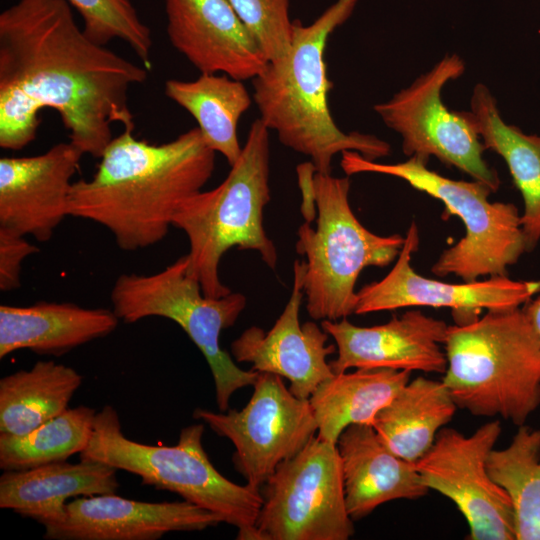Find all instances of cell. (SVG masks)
Masks as SVG:
<instances>
[{
    "instance_id": "obj_1",
    "label": "cell",
    "mask_w": 540,
    "mask_h": 540,
    "mask_svg": "<svg viewBox=\"0 0 540 540\" xmlns=\"http://www.w3.org/2000/svg\"><path fill=\"white\" fill-rule=\"evenodd\" d=\"M147 70L88 38L66 0H18L0 13V147L23 149L53 109L70 142L100 158L114 123L134 130L128 92Z\"/></svg>"
},
{
    "instance_id": "obj_2",
    "label": "cell",
    "mask_w": 540,
    "mask_h": 540,
    "mask_svg": "<svg viewBox=\"0 0 540 540\" xmlns=\"http://www.w3.org/2000/svg\"><path fill=\"white\" fill-rule=\"evenodd\" d=\"M215 154L198 127L162 144L124 130L93 176L73 183L69 216L104 226L122 250L150 247L166 237L180 204L210 179Z\"/></svg>"
},
{
    "instance_id": "obj_3",
    "label": "cell",
    "mask_w": 540,
    "mask_h": 540,
    "mask_svg": "<svg viewBox=\"0 0 540 540\" xmlns=\"http://www.w3.org/2000/svg\"><path fill=\"white\" fill-rule=\"evenodd\" d=\"M358 0H337L311 24L293 20L291 49L280 63L268 62L252 79L260 120L286 147L309 156L316 172L331 173L337 153L351 150L369 160L388 156L386 141L360 132H343L329 110L325 49L330 35L352 15Z\"/></svg>"
},
{
    "instance_id": "obj_4",
    "label": "cell",
    "mask_w": 540,
    "mask_h": 540,
    "mask_svg": "<svg viewBox=\"0 0 540 540\" xmlns=\"http://www.w3.org/2000/svg\"><path fill=\"white\" fill-rule=\"evenodd\" d=\"M444 347L458 408L521 426L540 406V338L522 307L449 325Z\"/></svg>"
},
{
    "instance_id": "obj_5",
    "label": "cell",
    "mask_w": 540,
    "mask_h": 540,
    "mask_svg": "<svg viewBox=\"0 0 540 540\" xmlns=\"http://www.w3.org/2000/svg\"><path fill=\"white\" fill-rule=\"evenodd\" d=\"M269 131L256 119L223 182L186 198L174 215L172 226L189 242L188 273L207 297L231 293L221 282L219 265L233 247L257 251L271 269L277 265L276 247L263 226L264 208L271 199Z\"/></svg>"
},
{
    "instance_id": "obj_6",
    "label": "cell",
    "mask_w": 540,
    "mask_h": 540,
    "mask_svg": "<svg viewBox=\"0 0 540 540\" xmlns=\"http://www.w3.org/2000/svg\"><path fill=\"white\" fill-rule=\"evenodd\" d=\"M204 423L180 431L176 445H148L125 436L117 410L105 405L96 413L88 446L80 460L97 461L139 476L143 485L178 494L208 509L238 529L237 539L257 540L260 489L224 477L202 445Z\"/></svg>"
},
{
    "instance_id": "obj_7",
    "label": "cell",
    "mask_w": 540,
    "mask_h": 540,
    "mask_svg": "<svg viewBox=\"0 0 540 540\" xmlns=\"http://www.w3.org/2000/svg\"><path fill=\"white\" fill-rule=\"evenodd\" d=\"M341 156L340 166L347 176L378 173L400 178L440 200L448 216L460 218L465 235L441 253L431 268L434 275H455L465 282L505 276L508 267L527 252L517 207L490 202L492 190L484 183L444 177L428 169V161L416 156L395 164L378 163L351 150L343 151Z\"/></svg>"
},
{
    "instance_id": "obj_8",
    "label": "cell",
    "mask_w": 540,
    "mask_h": 540,
    "mask_svg": "<svg viewBox=\"0 0 540 540\" xmlns=\"http://www.w3.org/2000/svg\"><path fill=\"white\" fill-rule=\"evenodd\" d=\"M316 227L298 229L296 251L306 259V310L314 320L338 321L355 313L356 281L368 266L385 267L399 255L404 239L377 235L357 219L349 203L350 180L315 172Z\"/></svg>"
},
{
    "instance_id": "obj_9",
    "label": "cell",
    "mask_w": 540,
    "mask_h": 540,
    "mask_svg": "<svg viewBox=\"0 0 540 540\" xmlns=\"http://www.w3.org/2000/svg\"><path fill=\"white\" fill-rule=\"evenodd\" d=\"M110 298L112 310L125 323L156 316L174 321L185 331L209 365L221 412L229 409L237 390L253 386L259 372L239 368L220 346L221 332L236 323L246 307V296L233 292L218 298L205 296L199 281L188 273L187 255L154 274L120 275Z\"/></svg>"
},
{
    "instance_id": "obj_10",
    "label": "cell",
    "mask_w": 540,
    "mask_h": 540,
    "mask_svg": "<svg viewBox=\"0 0 540 540\" xmlns=\"http://www.w3.org/2000/svg\"><path fill=\"white\" fill-rule=\"evenodd\" d=\"M257 540H347L354 534L337 444L315 436L260 488Z\"/></svg>"
},
{
    "instance_id": "obj_11",
    "label": "cell",
    "mask_w": 540,
    "mask_h": 540,
    "mask_svg": "<svg viewBox=\"0 0 540 540\" xmlns=\"http://www.w3.org/2000/svg\"><path fill=\"white\" fill-rule=\"evenodd\" d=\"M464 71L465 62L459 55H445L428 72L373 109L401 136L406 156L426 161L435 157L495 192L500 179L483 158L486 149L476 128L465 111L450 110L441 97L443 87Z\"/></svg>"
},
{
    "instance_id": "obj_12",
    "label": "cell",
    "mask_w": 540,
    "mask_h": 540,
    "mask_svg": "<svg viewBox=\"0 0 540 540\" xmlns=\"http://www.w3.org/2000/svg\"><path fill=\"white\" fill-rule=\"evenodd\" d=\"M193 417L232 442L235 468L246 484L257 489L318 432L309 399L295 396L282 377L265 372L258 373L253 393L241 410L217 413L196 408Z\"/></svg>"
},
{
    "instance_id": "obj_13",
    "label": "cell",
    "mask_w": 540,
    "mask_h": 540,
    "mask_svg": "<svg viewBox=\"0 0 540 540\" xmlns=\"http://www.w3.org/2000/svg\"><path fill=\"white\" fill-rule=\"evenodd\" d=\"M500 434L499 420L485 423L470 436L443 427L427 453L413 463L429 490L457 506L471 540H515L510 497L487 468Z\"/></svg>"
},
{
    "instance_id": "obj_14",
    "label": "cell",
    "mask_w": 540,
    "mask_h": 540,
    "mask_svg": "<svg viewBox=\"0 0 540 540\" xmlns=\"http://www.w3.org/2000/svg\"><path fill=\"white\" fill-rule=\"evenodd\" d=\"M418 246V228L413 221L393 268L381 280L364 285L357 292L355 314L404 307H447L452 310L455 324H466L479 318L482 310L521 308L540 292V280H513L507 275L463 283L421 276L411 266L412 254Z\"/></svg>"
},
{
    "instance_id": "obj_15",
    "label": "cell",
    "mask_w": 540,
    "mask_h": 540,
    "mask_svg": "<svg viewBox=\"0 0 540 540\" xmlns=\"http://www.w3.org/2000/svg\"><path fill=\"white\" fill-rule=\"evenodd\" d=\"M305 270V260H295L290 298L271 329L266 332L251 326L231 343L230 349L235 361L250 363V369L257 372L286 378L295 396L309 399L334 375L327 357L337 348L327 345L329 334L315 322L300 323Z\"/></svg>"
},
{
    "instance_id": "obj_16",
    "label": "cell",
    "mask_w": 540,
    "mask_h": 540,
    "mask_svg": "<svg viewBox=\"0 0 540 540\" xmlns=\"http://www.w3.org/2000/svg\"><path fill=\"white\" fill-rule=\"evenodd\" d=\"M448 326L419 310L371 327L356 326L347 318L321 321L337 348V357L329 362L334 374L352 368L445 373L447 358L441 345Z\"/></svg>"
},
{
    "instance_id": "obj_17",
    "label": "cell",
    "mask_w": 540,
    "mask_h": 540,
    "mask_svg": "<svg viewBox=\"0 0 540 540\" xmlns=\"http://www.w3.org/2000/svg\"><path fill=\"white\" fill-rule=\"evenodd\" d=\"M83 153L70 141L27 157L0 159V227L46 242L69 216V195Z\"/></svg>"
},
{
    "instance_id": "obj_18",
    "label": "cell",
    "mask_w": 540,
    "mask_h": 540,
    "mask_svg": "<svg viewBox=\"0 0 540 540\" xmlns=\"http://www.w3.org/2000/svg\"><path fill=\"white\" fill-rule=\"evenodd\" d=\"M223 518L189 501L144 502L113 494L78 497L59 522L44 527L47 540H157L169 532L201 531Z\"/></svg>"
},
{
    "instance_id": "obj_19",
    "label": "cell",
    "mask_w": 540,
    "mask_h": 540,
    "mask_svg": "<svg viewBox=\"0 0 540 540\" xmlns=\"http://www.w3.org/2000/svg\"><path fill=\"white\" fill-rule=\"evenodd\" d=\"M171 45L201 74L253 79L268 64L227 0H164Z\"/></svg>"
},
{
    "instance_id": "obj_20",
    "label": "cell",
    "mask_w": 540,
    "mask_h": 540,
    "mask_svg": "<svg viewBox=\"0 0 540 540\" xmlns=\"http://www.w3.org/2000/svg\"><path fill=\"white\" fill-rule=\"evenodd\" d=\"M345 502L353 521L396 499H418L429 489L409 462L390 451L372 425L348 426L337 441Z\"/></svg>"
},
{
    "instance_id": "obj_21",
    "label": "cell",
    "mask_w": 540,
    "mask_h": 540,
    "mask_svg": "<svg viewBox=\"0 0 540 540\" xmlns=\"http://www.w3.org/2000/svg\"><path fill=\"white\" fill-rule=\"evenodd\" d=\"M117 471L104 463L85 460L4 471L0 476V508L42 526L53 524L64 517L69 498L116 493L120 486Z\"/></svg>"
},
{
    "instance_id": "obj_22",
    "label": "cell",
    "mask_w": 540,
    "mask_h": 540,
    "mask_svg": "<svg viewBox=\"0 0 540 540\" xmlns=\"http://www.w3.org/2000/svg\"><path fill=\"white\" fill-rule=\"evenodd\" d=\"M119 318L106 308H84L70 302L41 301L29 306H0V359L23 349L61 356L105 337Z\"/></svg>"
},
{
    "instance_id": "obj_23",
    "label": "cell",
    "mask_w": 540,
    "mask_h": 540,
    "mask_svg": "<svg viewBox=\"0 0 540 540\" xmlns=\"http://www.w3.org/2000/svg\"><path fill=\"white\" fill-rule=\"evenodd\" d=\"M465 114L485 149L505 161L523 198L520 221L527 252H531L540 241V135L526 134L517 126L507 124L499 113L495 97L482 83L474 87L470 110Z\"/></svg>"
},
{
    "instance_id": "obj_24",
    "label": "cell",
    "mask_w": 540,
    "mask_h": 540,
    "mask_svg": "<svg viewBox=\"0 0 540 540\" xmlns=\"http://www.w3.org/2000/svg\"><path fill=\"white\" fill-rule=\"evenodd\" d=\"M410 374L360 368L334 374L322 382L309 398L318 426L317 437L337 444L348 426L372 425L377 414L410 381Z\"/></svg>"
},
{
    "instance_id": "obj_25",
    "label": "cell",
    "mask_w": 540,
    "mask_h": 540,
    "mask_svg": "<svg viewBox=\"0 0 540 540\" xmlns=\"http://www.w3.org/2000/svg\"><path fill=\"white\" fill-rule=\"evenodd\" d=\"M457 408L442 381L418 377L402 387L372 426L390 451L415 463L431 448Z\"/></svg>"
},
{
    "instance_id": "obj_26",
    "label": "cell",
    "mask_w": 540,
    "mask_h": 540,
    "mask_svg": "<svg viewBox=\"0 0 540 540\" xmlns=\"http://www.w3.org/2000/svg\"><path fill=\"white\" fill-rule=\"evenodd\" d=\"M164 94L196 120L206 145L220 153L232 166L242 147L238 124L251 103V96L240 80L225 74H201L196 80L169 79Z\"/></svg>"
},
{
    "instance_id": "obj_27",
    "label": "cell",
    "mask_w": 540,
    "mask_h": 540,
    "mask_svg": "<svg viewBox=\"0 0 540 540\" xmlns=\"http://www.w3.org/2000/svg\"><path fill=\"white\" fill-rule=\"evenodd\" d=\"M82 383L72 367L38 361L0 379V432L21 435L64 412Z\"/></svg>"
},
{
    "instance_id": "obj_28",
    "label": "cell",
    "mask_w": 540,
    "mask_h": 540,
    "mask_svg": "<svg viewBox=\"0 0 540 540\" xmlns=\"http://www.w3.org/2000/svg\"><path fill=\"white\" fill-rule=\"evenodd\" d=\"M487 468L510 497L515 540H540V430L518 426L508 446L491 451Z\"/></svg>"
},
{
    "instance_id": "obj_29",
    "label": "cell",
    "mask_w": 540,
    "mask_h": 540,
    "mask_svg": "<svg viewBox=\"0 0 540 540\" xmlns=\"http://www.w3.org/2000/svg\"><path fill=\"white\" fill-rule=\"evenodd\" d=\"M96 413L80 405L67 408L27 433L0 432L1 470L30 469L80 454L90 442Z\"/></svg>"
},
{
    "instance_id": "obj_30",
    "label": "cell",
    "mask_w": 540,
    "mask_h": 540,
    "mask_svg": "<svg viewBox=\"0 0 540 540\" xmlns=\"http://www.w3.org/2000/svg\"><path fill=\"white\" fill-rule=\"evenodd\" d=\"M82 18L83 31L105 46L114 39L125 42L147 69L151 68L152 35L131 0H66Z\"/></svg>"
},
{
    "instance_id": "obj_31",
    "label": "cell",
    "mask_w": 540,
    "mask_h": 540,
    "mask_svg": "<svg viewBox=\"0 0 540 540\" xmlns=\"http://www.w3.org/2000/svg\"><path fill=\"white\" fill-rule=\"evenodd\" d=\"M252 33L268 62L280 63L291 49L290 0H227Z\"/></svg>"
},
{
    "instance_id": "obj_32",
    "label": "cell",
    "mask_w": 540,
    "mask_h": 540,
    "mask_svg": "<svg viewBox=\"0 0 540 540\" xmlns=\"http://www.w3.org/2000/svg\"><path fill=\"white\" fill-rule=\"evenodd\" d=\"M39 249L25 236L0 227V290L7 292L21 286L22 263Z\"/></svg>"
},
{
    "instance_id": "obj_33",
    "label": "cell",
    "mask_w": 540,
    "mask_h": 540,
    "mask_svg": "<svg viewBox=\"0 0 540 540\" xmlns=\"http://www.w3.org/2000/svg\"><path fill=\"white\" fill-rule=\"evenodd\" d=\"M316 169L313 163L304 162L297 166L298 184L302 194L301 212L306 222H311L316 214L313 176Z\"/></svg>"
},
{
    "instance_id": "obj_34",
    "label": "cell",
    "mask_w": 540,
    "mask_h": 540,
    "mask_svg": "<svg viewBox=\"0 0 540 540\" xmlns=\"http://www.w3.org/2000/svg\"><path fill=\"white\" fill-rule=\"evenodd\" d=\"M522 309L540 338V292L525 303Z\"/></svg>"
}]
</instances>
